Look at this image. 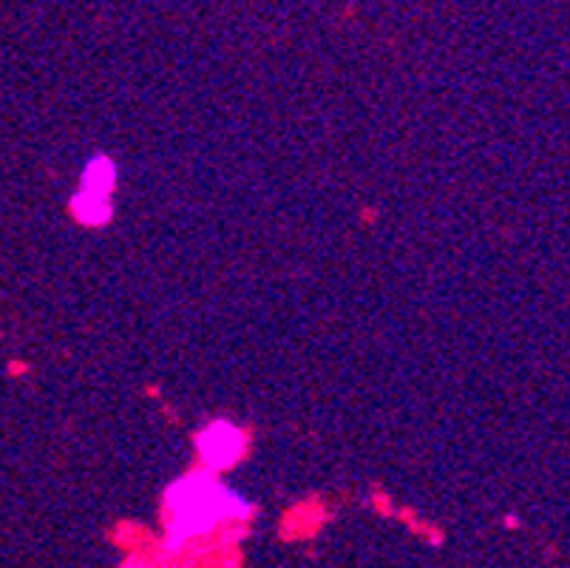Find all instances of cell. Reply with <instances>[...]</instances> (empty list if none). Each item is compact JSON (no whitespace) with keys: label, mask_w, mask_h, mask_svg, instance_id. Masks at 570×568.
Instances as JSON below:
<instances>
[{"label":"cell","mask_w":570,"mask_h":568,"mask_svg":"<svg viewBox=\"0 0 570 568\" xmlns=\"http://www.w3.org/2000/svg\"><path fill=\"white\" fill-rule=\"evenodd\" d=\"M71 208L77 213V219L86 222V225H103V222H108V216H111L108 196L86 194V191H80V194L74 196V205H71Z\"/></svg>","instance_id":"obj_2"},{"label":"cell","mask_w":570,"mask_h":568,"mask_svg":"<svg viewBox=\"0 0 570 568\" xmlns=\"http://www.w3.org/2000/svg\"><path fill=\"white\" fill-rule=\"evenodd\" d=\"M199 452L208 469H225L244 455V438L236 426L213 424L199 438Z\"/></svg>","instance_id":"obj_1"},{"label":"cell","mask_w":570,"mask_h":568,"mask_svg":"<svg viewBox=\"0 0 570 568\" xmlns=\"http://www.w3.org/2000/svg\"><path fill=\"white\" fill-rule=\"evenodd\" d=\"M111 185H114V165L105 157H97V160L88 162L86 177H83V191L86 194L108 196L111 194Z\"/></svg>","instance_id":"obj_3"}]
</instances>
